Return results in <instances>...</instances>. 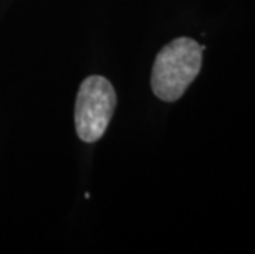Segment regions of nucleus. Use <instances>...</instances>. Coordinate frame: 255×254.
Wrapping results in <instances>:
<instances>
[{
  "label": "nucleus",
  "mask_w": 255,
  "mask_h": 254,
  "mask_svg": "<svg viewBox=\"0 0 255 254\" xmlns=\"http://www.w3.org/2000/svg\"><path fill=\"white\" fill-rule=\"evenodd\" d=\"M204 45L196 40L176 38L160 50L151 69V89L158 99L173 102L180 99L201 69Z\"/></svg>",
  "instance_id": "f257e3e1"
},
{
  "label": "nucleus",
  "mask_w": 255,
  "mask_h": 254,
  "mask_svg": "<svg viewBox=\"0 0 255 254\" xmlns=\"http://www.w3.org/2000/svg\"><path fill=\"white\" fill-rule=\"evenodd\" d=\"M117 96L114 86L104 76H89L83 81L76 96L74 122L83 142H97L104 136L114 116Z\"/></svg>",
  "instance_id": "f03ea898"
}]
</instances>
